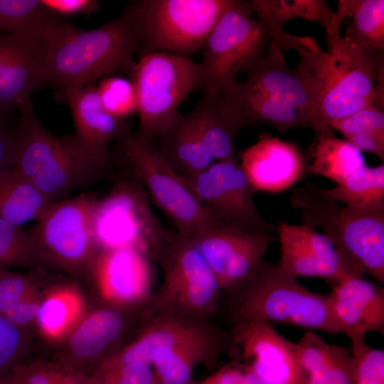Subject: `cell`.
I'll use <instances>...</instances> for the list:
<instances>
[{
  "label": "cell",
  "instance_id": "6da1fadb",
  "mask_svg": "<svg viewBox=\"0 0 384 384\" xmlns=\"http://www.w3.org/2000/svg\"><path fill=\"white\" fill-rule=\"evenodd\" d=\"M43 40L45 87L61 92L119 70L130 74L141 43L135 3L95 29L81 30L64 21Z\"/></svg>",
  "mask_w": 384,
  "mask_h": 384
},
{
  "label": "cell",
  "instance_id": "7a4b0ae2",
  "mask_svg": "<svg viewBox=\"0 0 384 384\" xmlns=\"http://www.w3.org/2000/svg\"><path fill=\"white\" fill-rule=\"evenodd\" d=\"M244 73L243 81L219 93L239 129L269 125L279 132L296 127L318 134L332 132L323 125L305 81L287 65L280 48L271 43L268 53Z\"/></svg>",
  "mask_w": 384,
  "mask_h": 384
},
{
  "label": "cell",
  "instance_id": "3957f363",
  "mask_svg": "<svg viewBox=\"0 0 384 384\" xmlns=\"http://www.w3.org/2000/svg\"><path fill=\"white\" fill-rule=\"evenodd\" d=\"M324 51L311 37L295 45L300 57L296 69L305 81L323 125L374 105L375 85L384 70V55L366 53L343 37Z\"/></svg>",
  "mask_w": 384,
  "mask_h": 384
},
{
  "label": "cell",
  "instance_id": "277c9868",
  "mask_svg": "<svg viewBox=\"0 0 384 384\" xmlns=\"http://www.w3.org/2000/svg\"><path fill=\"white\" fill-rule=\"evenodd\" d=\"M18 110L12 167L53 202L110 174L112 164L86 151L72 135L59 138L48 132L37 117L31 97Z\"/></svg>",
  "mask_w": 384,
  "mask_h": 384
},
{
  "label": "cell",
  "instance_id": "5b68a950",
  "mask_svg": "<svg viewBox=\"0 0 384 384\" xmlns=\"http://www.w3.org/2000/svg\"><path fill=\"white\" fill-rule=\"evenodd\" d=\"M228 295V311L234 325L257 321L341 333L327 296L306 288L298 278L265 259L252 277Z\"/></svg>",
  "mask_w": 384,
  "mask_h": 384
},
{
  "label": "cell",
  "instance_id": "8992f818",
  "mask_svg": "<svg viewBox=\"0 0 384 384\" xmlns=\"http://www.w3.org/2000/svg\"><path fill=\"white\" fill-rule=\"evenodd\" d=\"M91 222L99 251L132 249L154 261L172 233L151 210L142 182L125 169L106 196L94 200Z\"/></svg>",
  "mask_w": 384,
  "mask_h": 384
},
{
  "label": "cell",
  "instance_id": "52a82bcc",
  "mask_svg": "<svg viewBox=\"0 0 384 384\" xmlns=\"http://www.w3.org/2000/svg\"><path fill=\"white\" fill-rule=\"evenodd\" d=\"M302 224L319 228L336 246L354 257L366 272L384 282V210H353L321 193L313 183L296 188L290 197Z\"/></svg>",
  "mask_w": 384,
  "mask_h": 384
},
{
  "label": "cell",
  "instance_id": "ba28073f",
  "mask_svg": "<svg viewBox=\"0 0 384 384\" xmlns=\"http://www.w3.org/2000/svg\"><path fill=\"white\" fill-rule=\"evenodd\" d=\"M130 75L138 101L139 127L134 135L151 149L178 117V107L188 95L200 89V65L191 58L154 52L140 57Z\"/></svg>",
  "mask_w": 384,
  "mask_h": 384
},
{
  "label": "cell",
  "instance_id": "9c48e42d",
  "mask_svg": "<svg viewBox=\"0 0 384 384\" xmlns=\"http://www.w3.org/2000/svg\"><path fill=\"white\" fill-rule=\"evenodd\" d=\"M155 261L162 269L163 282L150 297V312L209 321L220 289L192 239L172 232Z\"/></svg>",
  "mask_w": 384,
  "mask_h": 384
},
{
  "label": "cell",
  "instance_id": "30bf717a",
  "mask_svg": "<svg viewBox=\"0 0 384 384\" xmlns=\"http://www.w3.org/2000/svg\"><path fill=\"white\" fill-rule=\"evenodd\" d=\"M250 1L233 0L208 36L199 63L200 89L220 93L237 81V76L270 50L272 35L267 26L252 17Z\"/></svg>",
  "mask_w": 384,
  "mask_h": 384
},
{
  "label": "cell",
  "instance_id": "8fae6325",
  "mask_svg": "<svg viewBox=\"0 0 384 384\" xmlns=\"http://www.w3.org/2000/svg\"><path fill=\"white\" fill-rule=\"evenodd\" d=\"M233 0H142L135 1L141 32L139 58L154 52L184 57L202 50Z\"/></svg>",
  "mask_w": 384,
  "mask_h": 384
},
{
  "label": "cell",
  "instance_id": "7c38bea8",
  "mask_svg": "<svg viewBox=\"0 0 384 384\" xmlns=\"http://www.w3.org/2000/svg\"><path fill=\"white\" fill-rule=\"evenodd\" d=\"M116 142L117 159L124 169L136 176L154 204L176 228L177 233L193 238L220 228L179 176L152 149L129 132Z\"/></svg>",
  "mask_w": 384,
  "mask_h": 384
},
{
  "label": "cell",
  "instance_id": "4fadbf2b",
  "mask_svg": "<svg viewBox=\"0 0 384 384\" xmlns=\"http://www.w3.org/2000/svg\"><path fill=\"white\" fill-rule=\"evenodd\" d=\"M95 198L86 194L53 202L31 231L47 265L70 274H92L99 250L92 230Z\"/></svg>",
  "mask_w": 384,
  "mask_h": 384
},
{
  "label": "cell",
  "instance_id": "5bb4252c",
  "mask_svg": "<svg viewBox=\"0 0 384 384\" xmlns=\"http://www.w3.org/2000/svg\"><path fill=\"white\" fill-rule=\"evenodd\" d=\"M181 179L221 228L255 233L276 230L257 210L254 191L234 156L215 161L194 176Z\"/></svg>",
  "mask_w": 384,
  "mask_h": 384
},
{
  "label": "cell",
  "instance_id": "9a60e30c",
  "mask_svg": "<svg viewBox=\"0 0 384 384\" xmlns=\"http://www.w3.org/2000/svg\"><path fill=\"white\" fill-rule=\"evenodd\" d=\"M85 313L61 346L54 361L89 374L102 361L115 353L133 321L147 311V304L123 308L102 302Z\"/></svg>",
  "mask_w": 384,
  "mask_h": 384
},
{
  "label": "cell",
  "instance_id": "2e32d148",
  "mask_svg": "<svg viewBox=\"0 0 384 384\" xmlns=\"http://www.w3.org/2000/svg\"><path fill=\"white\" fill-rule=\"evenodd\" d=\"M211 270L220 290L233 293L247 282L276 238L271 233L225 228L206 230L191 238Z\"/></svg>",
  "mask_w": 384,
  "mask_h": 384
},
{
  "label": "cell",
  "instance_id": "e0dca14e",
  "mask_svg": "<svg viewBox=\"0 0 384 384\" xmlns=\"http://www.w3.org/2000/svg\"><path fill=\"white\" fill-rule=\"evenodd\" d=\"M234 347L265 384H306L296 358L294 342L272 324L250 321L236 324L230 332Z\"/></svg>",
  "mask_w": 384,
  "mask_h": 384
},
{
  "label": "cell",
  "instance_id": "ac0fdd59",
  "mask_svg": "<svg viewBox=\"0 0 384 384\" xmlns=\"http://www.w3.org/2000/svg\"><path fill=\"white\" fill-rule=\"evenodd\" d=\"M150 260L132 249L99 251L92 275L102 302L123 308L146 305L152 294Z\"/></svg>",
  "mask_w": 384,
  "mask_h": 384
},
{
  "label": "cell",
  "instance_id": "d6986e66",
  "mask_svg": "<svg viewBox=\"0 0 384 384\" xmlns=\"http://www.w3.org/2000/svg\"><path fill=\"white\" fill-rule=\"evenodd\" d=\"M43 38L0 32V111L19 109L31 93L45 87Z\"/></svg>",
  "mask_w": 384,
  "mask_h": 384
},
{
  "label": "cell",
  "instance_id": "ffe728a7",
  "mask_svg": "<svg viewBox=\"0 0 384 384\" xmlns=\"http://www.w3.org/2000/svg\"><path fill=\"white\" fill-rule=\"evenodd\" d=\"M60 94L73 115L74 140L95 157L112 164L110 144L130 132L129 119L108 113L93 83L68 87Z\"/></svg>",
  "mask_w": 384,
  "mask_h": 384
},
{
  "label": "cell",
  "instance_id": "44dd1931",
  "mask_svg": "<svg viewBox=\"0 0 384 384\" xmlns=\"http://www.w3.org/2000/svg\"><path fill=\"white\" fill-rule=\"evenodd\" d=\"M240 163L254 192L285 191L301 179L306 167L294 144L269 134L243 150Z\"/></svg>",
  "mask_w": 384,
  "mask_h": 384
},
{
  "label": "cell",
  "instance_id": "7402d4cb",
  "mask_svg": "<svg viewBox=\"0 0 384 384\" xmlns=\"http://www.w3.org/2000/svg\"><path fill=\"white\" fill-rule=\"evenodd\" d=\"M327 297L341 332L351 342L365 339L369 332H383V287L362 277H350L334 284Z\"/></svg>",
  "mask_w": 384,
  "mask_h": 384
},
{
  "label": "cell",
  "instance_id": "603a6c76",
  "mask_svg": "<svg viewBox=\"0 0 384 384\" xmlns=\"http://www.w3.org/2000/svg\"><path fill=\"white\" fill-rule=\"evenodd\" d=\"M233 348L230 332L220 330L205 338L156 348L149 362L160 384H193L196 366H215L218 357Z\"/></svg>",
  "mask_w": 384,
  "mask_h": 384
},
{
  "label": "cell",
  "instance_id": "cb8c5ba5",
  "mask_svg": "<svg viewBox=\"0 0 384 384\" xmlns=\"http://www.w3.org/2000/svg\"><path fill=\"white\" fill-rule=\"evenodd\" d=\"M151 149L181 178L194 176L215 161L202 139L193 110L180 113Z\"/></svg>",
  "mask_w": 384,
  "mask_h": 384
},
{
  "label": "cell",
  "instance_id": "d4e9b609",
  "mask_svg": "<svg viewBox=\"0 0 384 384\" xmlns=\"http://www.w3.org/2000/svg\"><path fill=\"white\" fill-rule=\"evenodd\" d=\"M298 363L308 384H353L351 353L329 343L315 331H306L294 342Z\"/></svg>",
  "mask_w": 384,
  "mask_h": 384
},
{
  "label": "cell",
  "instance_id": "484cf974",
  "mask_svg": "<svg viewBox=\"0 0 384 384\" xmlns=\"http://www.w3.org/2000/svg\"><path fill=\"white\" fill-rule=\"evenodd\" d=\"M85 314V301L77 287L55 286L44 291L35 326L47 341L60 343Z\"/></svg>",
  "mask_w": 384,
  "mask_h": 384
},
{
  "label": "cell",
  "instance_id": "4316f807",
  "mask_svg": "<svg viewBox=\"0 0 384 384\" xmlns=\"http://www.w3.org/2000/svg\"><path fill=\"white\" fill-rule=\"evenodd\" d=\"M254 12L269 28L271 34L295 18L319 23L326 31L327 43L341 37V20L323 0H252Z\"/></svg>",
  "mask_w": 384,
  "mask_h": 384
},
{
  "label": "cell",
  "instance_id": "83f0119b",
  "mask_svg": "<svg viewBox=\"0 0 384 384\" xmlns=\"http://www.w3.org/2000/svg\"><path fill=\"white\" fill-rule=\"evenodd\" d=\"M193 110L202 139L214 161L233 157L240 129L227 111L221 95L203 92Z\"/></svg>",
  "mask_w": 384,
  "mask_h": 384
},
{
  "label": "cell",
  "instance_id": "f1b7e54d",
  "mask_svg": "<svg viewBox=\"0 0 384 384\" xmlns=\"http://www.w3.org/2000/svg\"><path fill=\"white\" fill-rule=\"evenodd\" d=\"M53 201L11 167L0 174V217L18 226L38 220Z\"/></svg>",
  "mask_w": 384,
  "mask_h": 384
},
{
  "label": "cell",
  "instance_id": "f546056e",
  "mask_svg": "<svg viewBox=\"0 0 384 384\" xmlns=\"http://www.w3.org/2000/svg\"><path fill=\"white\" fill-rule=\"evenodd\" d=\"M338 10L352 20L348 24L347 42L373 54L384 55V1L340 0Z\"/></svg>",
  "mask_w": 384,
  "mask_h": 384
},
{
  "label": "cell",
  "instance_id": "4dcf8cb0",
  "mask_svg": "<svg viewBox=\"0 0 384 384\" xmlns=\"http://www.w3.org/2000/svg\"><path fill=\"white\" fill-rule=\"evenodd\" d=\"M319 191L359 213L384 210V165L357 169L331 188Z\"/></svg>",
  "mask_w": 384,
  "mask_h": 384
},
{
  "label": "cell",
  "instance_id": "1f68e13d",
  "mask_svg": "<svg viewBox=\"0 0 384 384\" xmlns=\"http://www.w3.org/2000/svg\"><path fill=\"white\" fill-rule=\"evenodd\" d=\"M298 228L316 263L319 278L325 279L334 285L345 279L362 277L366 272L363 265L354 257L334 245L316 228L303 224Z\"/></svg>",
  "mask_w": 384,
  "mask_h": 384
},
{
  "label": "cell",
  "instance_id": "d6a6232c",
  "mask_svg": "<svg viewBox=\"0 0 384 384\" xmlns=\"http://www.w3.org/2000/svg\"><path fill=\"white\" fill-rule=\"evenodd\" d=\"M365 165L361 151L346 139L335 137L333 132L318 134L309 167L311 174L338 183Z\"/></svg>",
  "mask_w": 384,
  "mask_h": 384
},
{
  "label": "cell",
  "instance_id": "836d02e7",
  "mask_svg": "<svg viewBox=\"0 0 384 384\" xmlns=\"http://www.w3.org/2000/svg\"><path fill=\"white\" fill-rule=\"evenodd\" d=\"M62 19L41 0H0V32L33 33L43 38Z\"/></svg>",
  "mask_w": 384,
  "mask_h": 384
},
{
  "label": "cell",
  "instance_id": "e575fe53",
  "mask_svg": "<svg viewBox=\"0 0 384 384\" xmlns=\"http://www.w3.org/2000/svg\"><path fill=\"white\" fill-rule=\"evenodd\" d=\"M45 265L31 231L0 217V267L37 269Z\"/></svg>",
  "mask_w": 384,
  "mask_h": 384
},
{
  "label": "cell",
  "instance_id": "d590c367",
  "mask_svg": "<svg viewBox=\"0 0 384 384\" xmlns=\"http://www.w3.org/2000/svg\"><path fill=\"white\" fill-rule=\"evenodd\" d=\"M276 230L281 245V255L277 266L297 278L319 277L316 263L300 234L298 225L279 220Z\"/></svg>",
  "mask_w": 384,
  "mask_h": 384
},
{
  "label": "cell",
  "instance_id": "8d00e7d4",
  "mask_svg": "<svg viewBox=\"0 0 384 384\" xmlns=\"http://www.w3.org/2000/svg\"><path fill=\"white\" fill-rule=\"evenodd\" d=\"M11 373L16 384H91L87 373L54 360L23 363Z\"/></svg>",
  "mask_w": 384,
  "mask_h": 384
},
{
  "label": "cell",
  "instance_id": "74e56055",
  "mask_svg": "<svg viewBox=\"0 0 384 384\" xmlns=\"http://www.w3.org/2000/svg\"><path fill=\"white\" fill-rule=\"evenodd\" d=\"M92 384H155L152 366L142 362L102 361L89 374Z\"/></svg>",
  "mask_w": 384,
  "mask_h": 384
},
{
  "label": "cell",
  "instance_id": "f35d334b",
  "mask_svg": "<svg viewBox=\"0 0 384 384\" xmlns=\"http://www.w3.org/2000/svg\"><path fill=\"white\" fill-rule=\"evenodd\" d=\"M97 88L100 101L111 115L129 119L137 113V95L132 80L110 77L102 80Z\"/></svg>",
  "mask_w": 384,
  "mask_h": 384
},
{
  "label": "cell",
  "instance_id": "ab89813d",
  "mask_svg": "<svg viewBox=\"0 0 384 384\" xmlns=\"http://www.w3.org/2000/svg\"><path fill=\"white\" fill-rule=\"evenodd\" d=\"M30 345L29 330L16 326L0 314V376L23 363Z\"/></svg>",
  "mask_w": 384,
  "mask_h": 384
},
{
  "label": "cell",
  "instance_id": "60d3db41",
  "mask_svg": "<svg viewBox=\"0 0 384 384\" xmlns=\"http://www.w3.org/2000/svg\"><path fill=\"white\" fill-rule=\"evenodd\" d=\"M353 384H384V351L365 339L351 342Z\"/></svg>",
  "mask_w": 384,
  "mask_h": 384
},
{
  "label": "cell",
  "instance_id": "b9f144b4",
  "mask_svg": "<svg viewBox=\"0 0 384 384\" xmlns=\"http://www.w3.org/2000/svg\"><path fill=\"white\" fill-rule=\"evenodd\" d=\"M40 281L33 274L13 272L0 267V314L28 297L40 291Z\"/></svg>",
  "mask_w": 384,
  "mask_h": 384
},
{
  "label": "cell",
  "instance_id": "7bdbcfd3",
  "mask_svg": "<svg viewBox=\"0 0 384 384\" xmlns=\"http://www.w3.org/2000/svg\"><path fill=\"white\" fill-rule=\"evenodd\" d=\"M329 127L341 132L346 139L364 132H384V114L370 105L332 120Z\"/></svg>",
  "mask_w": 384,
  "mask_h": 384
},
{
  "label": "cell",
  "instance_id": "ee69618b",
  "mask_svg": "<svg viewBox=\"0 0 384 384\" xmlns=\"http://www.w3.org/2000/svg\"><path fill=\"white\" fill-rule=\"evenodd\" d=\"M44 294V291H39L21 301L4 315L9 321L16 326L29 330L35 321Z\"/></svg>",
  "mask_w": 384,
  "mask_h": 384
},
{
  "label": "cell",
  "instance_id": "f6af8a7d",
  "mask_svg": "<svg viewBox=\"0 0 384 384\" xmlns=\"http://www.w3.org/2000/svg\"><path fill=\"white\" fill-rule=\"evenodd\" d=\"M213 375L217 384H265L246 363L233 361Z\"/></svg>",
  "mask_w": 384,
  "mask_h": 384
},
{
  "label": "cell",
  "instance_id": "bcb514c9",
  "mask_svg": "<svg viewBox=\"0 0 384 384\" xmlns=\"http://www.w3.org/2000/svg\"><path fill=\"white\" fill-rule=\"evenodd\" d=\"M45 8L58 17L91 14L99 9L95 0H41Z\"/></svg>",
  "mask_w": 384,
  "mask_h": 384
},
{
  "label": "cell",
  "instance_id": "7dc6e473",
  "mask_svg": "<svg viewBox=\"0 0 384 384\" xmlns=\"http://www.w3.org/2000/svg\"><path fill=\"white\" fill-rule=\"evenodd\" d=\"M7 117L0 111V174L14 166L16 154L15 128L9 126Z\"/></svg>",
  "mask_w": 384,
  "mask_h": 384
},
{
  "label": "cell",
  "instance_id": "c3c4849f",
  "mask_svg": "<svg viewBox=\"0 0 384 384\" xmlns=\"http://www.w3.org/2000/svg\"><path fill=\"white\" fill-rule=\"evenodd\" d=\"M360 151H367L384 160V132H364L346 139Z\"/></svg>",
  "mask_w": 384,
  "mask_h": 384
},
{
  "label": "cell",
  "instance_id": "681fc988",
  "mask_svg": "<svg viewBox=\"0 0 384 384\" xmlns=\"http://www.w3.org/2000/svg\"><path fill=\"white\" fill-rule=\"evenodd\" d=\"M0 384H16L12 373L0 376Z\"/></svg>",
  "mask_w": 384,
  "mask_h": 384
},
{
  "label": "cell",
  "instance_id": "f907efd6",
  "mask_svg": "<svg viewBox=\"0 0 384 384\" xmlns=\"http://www.w3.org/2000/svg\"><path fill=\"white\" fill-rule=\"evenodd\" d=\"M193 384H217L215 379L213 376V375H211L210 376L208 377L207 378L204 379L203 380Z\"/></svg>",
  "mask_w": 384,
  "mask_h": 384
},
{
  "label": "cell",
  "instance_id": "816d5d0a",
  "mask_svg": "<svg viewBox=\"0 0 384 384\" xmlns=\"http://www.w3.org/2000/svg\"><path fill=\"white\" fill-rule=\"evenodd\" d=\"M155 384H160V383L158 382L157 379L156 380Z\"/></svg>",
  "mask_w": 384,
  "mask_h": 384
},
{
  "label": "cell",
  "instance_id": "f5cc1de1",
  "mask_svg": "<svg viewBox=\"0 0 384 384\" xmlns=\"http://www.w3.org/2000/svg\"><path fill=\"white\" fill-rule=\"evenodd\" d=\"M91 384H92V382H91Z\"/></svg>",
  "mask_w": 384,
  "mask_h": 384
},
{
  "label": "cell",
  "instance_id": "db71d44e",
  "mask_svg": "<svg viewBox=\"0 0 384 384\" xmlns=\"http://www.w3.org/2000/svg\"><path fill=\"white\" fill-rule=\"evenodd\" d=\"M306 384H308V383Z\"/></svg>",
  "mask_w": 384,
  "mask_h": 384
}]
</instances>
